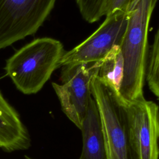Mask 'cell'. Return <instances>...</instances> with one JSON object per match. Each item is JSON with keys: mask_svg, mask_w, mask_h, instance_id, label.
<instances>
[{"mask_svg": "<svg viewBox=\"0 0 159 159\" xmlns=\"http://www.w3.org/2000/svg\"><path fill=\"white\" fill-rule=\"evenodd\" d=\"M124 63L120 45H114L102 60L98 76L106 80L118 94L124 76Z\"/></svg>", "mask_w": 159, "mask_h": 159, "instance_id": "cell-10", "label": "cell"}, {"mask_svg": "<svg viewBox=\"0 0 159 159\" xmlns=\"http://www.w3.org/2000/svg\"><path fill=\"white\" fill-rule=\"evenodd\" d=\"M105 0H75L82 17L89 23L99 20L101 9Z\"/></svg>", "mask_w": 159, "mask_h": 159, "instance_id": "cell-12", "label": "cell"}, {"mask_svg": "<svg viewBox=\"0 0 159 159\" xmlns=\"http://www.w3.org/2000/svg\"><path fill=\"white\" fill-rule=\"evenodd\" d=\"M80 130L83 147L79 159H107L100 116L93 98L89 101Z\"/></svg>", "mask_w": 159, "mask_h": 159, "instance_id": "cell-9", "label": "cell"}, {"mask_svg": "<svg viewBox=\"0 0 159 159\" xmlns=\"http://www.w3.org/2000/svg\"><path fill=\"white\" fill-rule=\"evenodd\" d=\"M129 19V11L116 10L106 16L98 29L71 50L65 52L58 68L102 60L114 45H120Z\"/></svg>", "mask_w": 159, "mask_h": 159, "instance_id": "cell-6", "label": "cell"}, {"mask_svg": "<svg viewBox=\"0 0 159 159\" xmlns=\"http://www.w3.org/2000/svg\"><path fill=\"white\" fill-rule=\"evenodd\" d=\"M158 0H140L128 9L129 19L120 49L124 70L122 83L115 95L120 105L144 98L143 88L148 60V30Z\"/></svg>", "mask_w": 159, "mask_h": 159, "instance_id": "cell-1", "label": "cell"}, {"mask_svg": "<svg viewBox=\"0 0 159 159\" xmlns=\"http://www.w3.org/2000/svg\"><path fill=\"white\" fill-rule=\"evenodd\" d=\"M91 93L100 116L107 159H135L124 109L112 88L97 75L91 83Z\"/></svg>", "mask_w": 159, "mask_h": 159, "instance_id": "cell-3", "label": "cell"}, {"mask_svg": "<svg viewBox=\"0 0 159 159\" xmlns=\"http://www.w3.org/2000/svg\"><path fill=\"white\" fill-rule=\"evenodd\" d=\"M102 60L61 66L62 83H52L63 112L79 129L93 98L91 83L98 75Z\"/></svg>", "mask_w": 159, "mask_h": 159, "instance_id": "cell-4", "label": "cell"}, {"mask_svg": "<svg viewBox=\"0 0 159 159\" xmlns=\"http://www.w3.org/2000/svg\"><path fill=\"white\" fill-rule=\"evenodd\" d=\"M57 0H0V50L37 32Z\"/></svg>", "mask_w": 159, "mask_h": 159, "instance_id": "cell-5", "label": "cell"}, {"mask_svg": "<svg viewBox=\"0 0 159 159\" xmlns=\"http://www.w3.org/2000/svg\"><path fill=\"white\" fill-rule=\"evenodd\" d=\"M145 78L149 89L159 100V25L147 60Z\"/></svg>", "mask_w": 159, "mask_h": 159, "instance_id": "cell-11", "label": "cell"}, {"mask_svg": "<svg viewBox=\"0 0 159 159\" xmlns=\"http://www.w3.org/2000/svg\"><path fill=\"white\" fill-rule=\"evenodd\" d=\"M132 0H105L101 9V16H106L116 10H124L127 11Z\"/></svg>", "mask_w": 159, "mask_h": 159, "instance_id": "cell-13", "label": "cell"}, {"mask_svg": "<svg viewBox=\"0 0 159 159\" xmlns=\"http://www.w3.org/2000/svg\"><path fill=\"white\" fill-rule=\"evenodd\" d=\"M30 146V135L19 114L0 91V148L12 152Z\"/></svg>", "mask_w": 159, "mask_h": 159, "instance_id": "cell-8", "label": "cell"}, {"mask_svg": "<svg viewBox=\"0 0 159 159\" xmlns=\"http://www.w3.org/2000/svg\"><path fill=\"white\" fill-rule=\"evenodd\" d=\"M135 159H158L159 107L145 98L123 106Z\"/></svg>", "mask_w": 159, "mask_h": 159, "instance_id": "cell-7", "label": "cell"}, {"mask_svg": "<svg viewBox=\"0 0 159 159\" xmlns=\"http://www.w3.org/2000/svg\"><path fill=\"white\" fill-rule=\"evenodd\" d=\"M64 52L59 40L49 37L36 39L8 58L4 70L21 93L35 94L58 68Z\"/></svg>", "mask_w": 159, "mask_h": 159, "instance_id": "cell-2", "label": "cell"}, {"mask_svg": "<svg viewBox=\"0 0 159 159\" xmlns=\"http://www.w3.org/2000/svg\"><path fill=\"white\" fill-rule=\"evenodd\" d=\"M25 159H33V158H30V157H29L25 156Z\"/></svg>", "mask_w": 159, "mask_h": 159, "instance_id": "cell-14", "label": "cell"}]
</instances>
